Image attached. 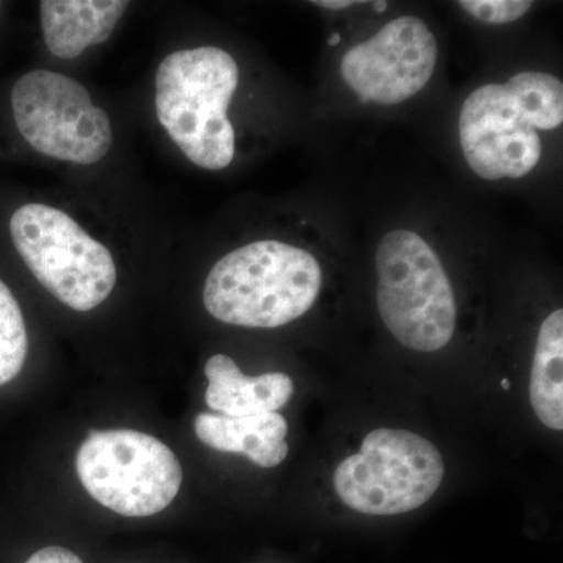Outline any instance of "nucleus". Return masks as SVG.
Returning a JSON list of instances; mask_svg holds the SVG:
<instances>
[{
    "mask_svg": "<svg viewBox=\"0 0 563 563\" xmlns=\"http://www.w3.org/2000/svg\"><path fill=\"white\" fill-rule=\"evenodd\" d=\"M321 285V266L310 252L265 240L232 251L211 268L203 306L225 324L276 329L309 312Z\"/></svg>",
    "mask_w": 563,
    "mask_h": 563,
    "instance_id": "obj_1",
    "label": "nucleus"
},
{
    "mask_svg": "<svg viewBox=\"0 0 563 563\" xmlns=\"http://www.w3.org/2000/svg\"><path fill=\"white\" fill-rule=\"evenodd\" d=\"M240 70L231 54L203 46L174 52L155 76V110L163 128L188 161L220 172L235 155L228 117Z\"/></svg>",
    "mask_w": 563,
    "mask_h": 563,
    "instance_id": "obj_2",
    "label": "nucleus"
},
{
    "mask_svg": "<svg viewBox=\"0 0 563 563\" xmlns=\"http://www.w3.org/2000/svg\"><path fill=\"white\" fill-rule=\"evenodd\" d=\"M377 309L391 335L418 352L453 340L457 303L435 252L418 233L388 232L376 252Z\"/></svg>",
    "mask_w": 563,
    "mask_h": 563,
    "instance_id": "obj_3",
    "label": "nucleus"
},
{
    "mask_svg": "<svg viewBox=\"0 0 563 563\" xmlns=\"http://www.w3.org/2000/svg\"><path fill=\"white\" fill-rule=\"evenodd\" d=\"M10 233L33 276L69 309L90 312L113 291L117 265L110 251L65 211L27 203L11 217Z\"/></svg>",
    "mask_w": 563,
    "mask_h": 563,
    "instance_id": "obj_4",
    "label": "nucleus"
},
{
    "mask_svg": "<svg viewBox=\"0 0 563 563\" xmlns=\"http://www.w3.org/2000/svg\"><path fill=\"white\" fill-rule=\"evenodd\" d=\"M443 477L435 444L415 432L376 429L363 439L361 453L336 466L333 487L355 512L391 517L424 506Z\"/></svg>",
    "mask_w": 563,
    "mask_h": 563,
    "instance_id": "obj_5",
    "label": "nucleus"
},
{
    "mask_svg": "<svg viewBox=\"0 0 563 563\" xmlns=\"http://www.w3.org/2000/svg\"><path fill=\"white\" fill-rule=\"evenodd\" d=\"M85 490L122 517H151L180 490L181 466L161 440L131 429L90 432L76 459Z\"/></svg>",
    "mask_w": 563,
    "mask_h": 563,
    "instance_id": "obj_6",
    "label": "nucleus"
},
{
    "mask_svg": "<svg viewBox=\"0 0 563 563\" xmlns=\"http://www.w3.org/2000/svg\"><path fill=\"white\" fill-rule=\"evenodd\" d=\"M11 107L21 135L40 154L79 165H95L109 154V114L70 77L46 69L25 74L13 87Z\"/></svg>",
    "mask_w": 563,
    "mask_h": 563,
    "instance_id": "obj_7",
    "label": "nucleus"
},
{
    "mask_svg": "<svg viewBox=\"0 0 563 563\" xmlns=\"http://www.w3.org/2000/svg\"><path fill=\"white\" fill-rule=\"evenodd\" d=\"M463 157L481 179H521L539 165L542 139L509 84H487L463 102L459 117Z\"/></svg>",
    "mask_w": 563,
    "mask_h": 563,
    "instance_id": "obj_8",
    "label": "nucleus"
},
{
    "mask_svg": "<svg viewBox=\"0 0 563 563\" xmlns=\"http://www.w3.org/2000/svg\"><path fill=\"white\" fill-rule=\"evenodd\" d=\"M439 58L435 36L424 21L402 16L344 54L342 76L363 102L395 106L429 84Z\"/></svg>",
    "mask_w": 563,
    "mask_h": 563,
    "instance_id": "obj_9",
    "label": "nucleus"
},
{
    "mask_svg": "<svg viewBox=\"0 0 563 563\" xmlns=\"http://www.w3.org/2000/svg\"><path fill=\"white\" fill-rule=\"evenodd\" d=\"M209 387L206 402L225 417L244 418L272 413L290 401L295 393L291 377L284 373L244 376L231 357L217 354L206 363Z\"/></svg>",
    "mask_w": 563,
    "mask_h": 563,
    "instance_id": "obj_10",
    "label": "nucleus"
},
{
    "mask_svg": "<svg viewBox=\"0 0 563 563\" xmlns=\"http://www.w3.org/2000/svg\"><path fill=\"white\" fill-rule=\"evenodd\" d=\"M124 0H44L41 27L47 49L58 58H76L110 38L122 14Z\"/></svg>",
    "mask_w": 563,
    "mask_h": 563,
    "instance_id": "obj_11",
    "label": "nucleus"
},
{
    "mask_svg": "<svg viewBox=\"0 0 563 563\" xmlns=\"http://www.w3.org/2000/svg\"><path fill=\"white\" fill-rule=\"evenodd\" d=\"M195 432L211 450L244 454L262 468H274L288 455V422L277 412L244 418L199 413Z\"/></svg>",
    "mask_w": 563,
    "mask_h": 563,
    "instance_id": "obj_12",
    "label": "nucleus"
},
{
    "mask_svg": "<svg viewBox=\"0 0 563 563\" xmlns=\"http://www.w3.org/2000/svg\"><path fill=\"white\" fill-rule=\"evenodd\" d=\"M529 398L533 413L547 428L563 429V310L544 318L537 339Z\"/></svg>",
    "mask_w": 563,
    "mask_h": 563,
    "instance_id": "obj_13",
    "label": "nucleus"
},
{
    "mask_svg": "<svg viewBox=\"0 0 563 563\" xmlns=\"http://www.w3.org/2000/svg\"><path fill=\"white\" fill-rule=\"evenodd\" d=\"M531 113L537 131H554L563 122V85L558 77L523 70L507 81Z\"/></svg>",
    "mask_w": 563,
    "mask_h": 563,
    "instance_id": "obj_14",
    "label": "nucleus"
},
{
    "mask_svg": "<svg viewBox=\"0 0 563 563\" xmlns=\"http://www.w3.org/2000/svg\"><path fill=\"white\" fill-rule=\"evenodd\" d=\"M27 350V329L20 303L0 280V387L21 373Z\"/></svg>",
    "mask_w": 563,
    "mask_h": 563,
    "instance_id": "obj_15",
    "label": "nucleus"
},
{
    "mask_svg": "<svg viewBox=\"0 0 563 563\" xmlns=\"http://www.w3.org/2000/svg\"><path fill=\"white\" fill-rule=\"evenodd\" d=\"M459 5L485 24H509L531 10L529 0H461Z\"/></svg>",
    "mask_w": 563,
    "mask_h": 563,
    "instance_id": "obj_16",
    "label": "nucleus"
},
{
    "mask_svg": "<svg viewBox=\"0 0 563 563\" xmlns=\"http://www.w3.org/2000/svg\"><path fill=\"white\" fill-rule=\"evenodd\" d=\"M25 563H84L79 555L60 547H47L36 551Z\"/></svg>",
    "mask_w": 563,
    "mask_h": 563,
    "instance_id": "obj_17",
    "label": "nucleus"
},
{
    "mask_svg": "<svg viewBox=\"0 0 563 563\" xmlns=\"http://www.w3.org/2000/svg\"><path fill=\"white\" fill-rule=\"evenodd\" d=\"M355 3L362 2H354V0H317V2H313V5L325 10H344L347 7L355 5Z\"/></svg>",
    "mask_w": 563,
    "mask_h": 563,
    "instance_id": "obj_18",
    "label": "nucleus"
},
{
    "mask_svg": "<svg viewBox=\"0 0 563 563\" xmlns=\"http://www.w3.org/2000/svg\"><path fill=\"white\" fill-rule=\"evenodd\" d=\"M373 9L376 13H384L387 10V2H373Z\"/></svg>",
    "mask_w": 563,
    "mask_h": 563,
    "instance_id": "obj_19",
    "label": "nucleus"
},
{
    "mask_svg": "<svg viewBox=\"0 0 563 563\" xmlns=\"http://www.w3.org/2000/svg\"><path fill=\"white\" fill-rule=\"evenodd\" d=\"M340 41H342V36L339 33H333L331 38L328 40V44L329 46H336V44H340Z\"/></svg>",
    "mask_w": 563,
    "mask_h": 563,
    "instance_id": "obj_20",
    "label": "nucleus"
},
{
    "mask_svg": "<svg viewBox=\"0 0 563 563\" xmlns=\"http://www.w3.org/2000/svg\"><path fill=\"white\" fill-rule=\"evenodd\" d=\"M509 380H503V388H509Z\"/></svg>",
    "mask_w": 563,
    "mask_h": 563,
    "instance_id": "obj_21",
    "label": "nucleus"
}]
</instances>
